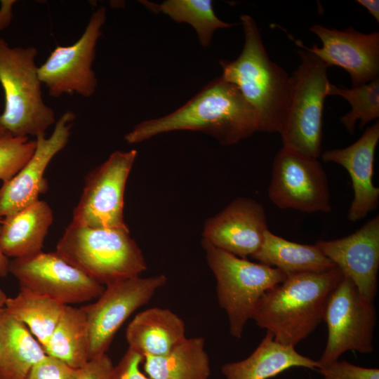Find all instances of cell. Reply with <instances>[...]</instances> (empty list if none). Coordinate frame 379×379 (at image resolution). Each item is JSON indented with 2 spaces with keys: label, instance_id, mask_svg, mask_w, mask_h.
I'll return each instance as SVG.
<instances>
[{
  "label": "cell",
  "instance_id": "6da1fadb",
  "mask_svg": "<svg viewBox=\"0 0 379 379\" xmlns=\"http://www.w3.org/2000/svg\"><path fill=\"white\" fill-rule=\"evenodd\" d=\"M175 131H199L222 145H231L261 132V126L237 87L220 77L172 113L139 123L124 139L135 144Z\"/></svg>",
  "mask_w": 379,
  "mask_h": 379
},
{
  "label": "cell",
  "instance_id": "7a4b0ae2",
  "mask_svg": "<svg viewBox=\"0 0 379 379\" xmlns=\"http://www.w3.org/2000/svg\"><path fill=\"white\" fill-rule=\"evenodd\" d=\"M343 277L336 266L287 276L264 293L251 319L276 341L295 347L323 321L328 299Z\"/></svg>",
  "mask_w": 379,
  "mask_h": 379
},
{
  "label": "cell",
  "instance_id": "3957f363",
  "mask_svg": "<svg viewBox=\"0 0 379 379\" xmlns=\"http://www.w3.org/2000/svg\"><path fill=\"white\" fill-rule=\"evenodd\" d=\"M244 34L243 49L234 60H220L221 77L235 85L257 113L261 132L281 133L287 118L291 77L269 57L253 18L240 17Z\"/></svg>",
  "mask_w": 379,
  "mask_h": 379
},
{
  "label": "cell",
  "instance_id": "277c9868",
  "mask_svg": "<svg viewBox=\"0 0 379 379\" xmlns=\"http://www.w3.org/2000/svg\"><path fill=\"white\" fill-rule=\"evenodd\" d=\"M129 230L91 228L72 221L55 252L99 284H109L138 277L147 270L142 252Z\"/></svg>",
  "mask_w": 379,
  "mask_h": 379
},
{
  "label": "cell",
  "instance_id": "5b68a950",
  "mask_svg": "<svg viewBox=\"0 0 379 379\" xmlns=\"http://www.w3.org/2000/svg\"><path fill=\"white\" fill-rule=\"evenodd\" d=\"M37 53L34 46L11 47L0 37V83L5 95L0 119L14 137L46 135L55 121L54 110L42 97Z\"/></svg>",
  "mask_w": 379,
  "mask_h": 379
},
{
  "label": "cell",
  "instance_id": "8992f818",
  "mask_svg": "<svg viewBox=\"0 0 379 379\" xmlns=\"http://www.w3.org/2000/svg\"><path fill=\"white\" fill-rule=\"evenodd\" d=\"M201 245L216 279L218 303L228 317L230 333L241 338L261 296L287 276L279 269L239 258L204 239Z\"/></svg>",
  "mask_w": 379,
  "mask_h": 379
},
{
  "label": "cell",
  "instance_id": "52a82bcc",
  "mask_svg": "<svg viewBox=\"0 0 379 379\" xmlns=\"http://www.w3.org/2000/svg\"><path fill=\"white\" fill-rule=\"evenodd\" d=\"M300 64L291 76L290 106L280 134L283 145L314 158L321 154L322 115L330 84L328 66L313 53L298 51Z\"/></svg>",
  "mask_w": 379,
  "mask_h": 379
},
{
  "label": "cell",
  "instance_id": "ba28073f",
  "mask_svg": "<svg viewBox=\"0 0 379 379\" xmlns=\"http://www.w3.org/2000/svg\"><path fill=\"white\" fill-rule=\"evenodd\" d=\"M137 151H115L85 178L72 222L91 228L129 230L124 219V191Z\"/></svg>",
  "mask_w": 379,
  "mask_h": 379
},
{
  "label": "cell",
  "instance_id": "9c48e42d",
  "mask_svg": "<svg viewBox=\"0 0 379 379\" xmlns=\"http://www.w3.org/2000/svg\"><path fill=\"white\" fill-rule=\"evenodd\" d=\"M268 197L278 208L301 212L331 211L326 174L317 159L283 145L276 154Z\"/></svg>",
  "mask_w": 379,
  "mask_h": 379
},
{
  "label": "cell",
  "instance_id": "30bf717a",
  "mask_svg": "<svg viewBox=\"0 0 379 379\" xmlns=\"http://www.w3.org/2000/svg\"><path fill=\"white\" fill-rule=\"evenodd\" d=\"M323 320L327 324L328 340L317 361L319 368L338 361L348 350L363 354L373 352L375 309L373 303L361 298L350 278L344 276L330 295Z\"/></svg>",
  "mask_w": 379,
  "mask_h": 379
},
{
  "label": "cell",
  "instance_id": "8fae6325",
  "mask_svg": "<svg viewBox=\"0 0 379 379\" xmlns=\"http://www.w3.org/2000/svg\"><path fill=\"white\" fill-rule=\"evenodd\" d=\"M106 20V8L94 11L80 38L73 44L58 46L38 67L40 81L51 96L77 93L90 98L98 80L92 68L98 41Z\"/></svg>",
  "mask_w": 379,
  "mask_h": 379
},
{
  "label": "cell",
  "instance_id": "7c38bea8",
  "mask_svg": "<svg viewBox=\"0 0 379 379\" xmlns=\"http://www.w3.org/2000/svg\"><path fill=\"white\" fill-rule=\"evenodd\" d=\"M8 272L18 280L20 288L64 305L97 299L105 288L56 252L14 258L9 260Z\"/></svg>",
  "mask_w": 379,
  "mask_h": 379
},
{
  "label": "cell",
  "instance_id": "4fadbf2b",
  "mask_svg": "<svg viewBox=\"0 0 379 379\" xmlns=\"http://www.w3.org/2000/svg\"><path fill=\"white\" fill-rule=\"evenodd\" d=\"M166 281L164 274L119 281L106 286L94 303L81 307L88 322L89 360L106 352L124 321Z\"/></svg>",
  "mask_w": 379,
  "mask_h": 379
},
{
  "label": "cell",
  "instance_id": "5bb4252c",
  "mask_svg": "<svg viewBox=\"0 0 379 379\" xmlns=\"http://www.w3.org/2000/svg\"><path fill=\"white\" fill-rule=\"evenodd\" d=\"M321 41L307 47L298 39L295 44L313 53L328 67L338 66L350 74L352 87L370 82L379 77V32L365 34L349 27L344 30L329 29L321 25L310 27Z\"/></svg>",
  "mask_w": 379,
  "mask_h": 379
},
{
  "label": "cell",
  "instance_id": "9a60e30c",
  "mask_svg": "<svg viewBox=\"0 0 379 379\" xmlns=\"http://www.w3.org/2000/svg\"><path fill=\"white\" fill-rule=\"evenodd\" d=\"M72 111L65 112L57 121L48 138H36L35 151L25 165L0 187V216L15 213L39 200L48 190L45 171L51 159L67 144L75 120Z\"/></svg>",
  "mask_w": 379,
  "mask_h": 379
},
{
  "label": "cell",
  "instance_id": "2e32d148",
  "mask_svg": "<svg viewBox=\"0 0 379 379\" xmlns=\"http://www.w3.org/2000/svg\"><path fill=\"white\" fill-rule=\"evenodd\" d=\"M316 244L344 276L353 281L361 298L373 303L379 269V216L348 236L320 240Z\"/></svg>",
  "mask_w": 379,
  "mask_h": 379
},
{
  "label": "cell",
  "instance_id": "e0dca14e",
  "mask_svg": "<svg viewBox=\"0 0 379 379\" xmlns=\"http://www.w3.org/2000/svg\"><path fill=\"white\" fill-rule=\"evenodd\" d=\"M267 230L264 206L254 199L239 197L206 221L202 239L219 249L246 258L259 249Z\"/></svg>",
  "mask_w": 379,
  "mask_h": 379
},
{
  "label": "cell",
  "instance_id": "ac0fdd59",
  "mask_svg": "<svg viewBox=\"0 0 379 379\" xmlns=\"http://www.w3.org/2000/svg\"><path fill=\"white\" fill-rule=\"evenodd\" d=\"M379 140V121L366 128L362 135L348 147L324 152V162H333L349 173L354 197L347 219L356 222L375 210L379 203V188L373 183V161Z\"/></svg>",
  "mask_w": 379,
  "mask_h": 379
},
{
  "label": "cell",
  "instance_id": "d6986e66",
  "mask_svg": "<svg viewBox=\"0 0 379 379\" xmlns=\"http://www.w3.org/2000/svg\"><path fill=\"white\" fill-rule=\"evenodd\" d=\"M53 219L49 204L39 199L4 217L0 227V251L6 257L13 259L42 252Z\"/></svg>",
  "mask_w": 379,
  "mask_h": 379
},
{
  "label": "cell",
  "instance_id": "ffe728a7",
  "mask_svg": "<svg viewBox=\"0 0 379 379\" xmlns=\"http://www.w3.org/2000/svg\"><path fill=\"white\" fill-rule=\"evenodd\" d=\"M185 338L183 320L170 310L159 307L139 312L126 331L128 348L143 357L164 356Z\"/></svg>",
  "mask_w": 379,
  "mask_h": 379
},
{
  "label": "cell",
  "instance_id": "44dd1931",
  "mask_svg": "<svg viewBox=\"0 0 379 379\" xmlns=\"http://www.w3.org/2000/svg\"><path fill=\"white\" fill-rule=\"evenodd\" d=\"M293 367L318 370L320 366L317 361L299 354L295 347L276 341L267 331L248 357L225 364L221 372L226 379H269Z\"/></svg>",
  "mask_w": 379,
  "mask_h": 379
},
{
  "label": "cell",
  "instance_id": "7402d4cb",
  "mask_svg": "<svg viewBox=\"0 0 379 379\" xmlns=\"http://www.w3.org/2000/svg\"><path fill=\"white\" fill-rule=\"evenodd\" d=\"M45 356L27 327L0 307V379H27Z\"/></svg>",
  "mask_w": 379,
  "mask_h": 379
},
{
  "label": "cell",
  "instance_id": "603a6c76",
  "mask_svg": "<svg viewBox=\"0 0 379 379\" xmlns=\"http://www.w3.org/2000/svg\"><path fill=\"white\" fill-rule=\"evenodd\" d=\"M263 265L275 267L286 276L307 272H322L335 265L318 246L288 241L267 230L259 249L251 256Z\"/></svg>",
  "mask_w": 379,
  "mask_h": 379
},
{
  "label": "cell",
  "instance_id": "cb8c5ba5",
  "mask_svg": "<svg viewBox=\"0 0 379 379\" xmlns=\"http://www.w3.org/2000/svg\"><path fill=\"white\" fill-rule=\"evenodd\" d=\"M143 368L150 379H208V354L201 337L185 338L168 354L144 357Z\"/></svg>",
  "mask_w": 379,
  "mask_h": 379
},
{
  "label": "cell",
  "instance_id": "d4e9b609",
  "mask_svg": "<svg viewBox=\"0 0 379 379\" xmlns=\"http://www.w3.org/2000/svg\"><path fill=\"white\" fill-rule=\"evenodd\" d=\"M46 355L79 369L89 360V330L82 307L66 305L47 343L43 347Z\"/></svg>",
  "mask_w": 379,
  "mask_h": 379
},
{
  "label": "cell",
  "instance_id": "484cf974",
  "mask_svg": "<svg viewBox=\"0 0 379 379\" xmlns=\"http://www.w3.org/2000/svg\"><path fill=\"white\" fill-rule=\"evenodd\" d=\"M65 305L48 297L20 288L16 296L7 298L4 308L25 325L44 347L53 333Z\"/></svg>",
  "mask_w": 379,
  "mask_h": 379
},
{
  "label": "cell",
  "instance_id": "4316f807",
  "mask_svg": "<svg viewBox=\"0 0 379 379\" xmlns=\"http://www.w3.org/2000/svg\"><path fill=\"white\" fill-rule=\"evenodd\" d=\"M140 2L154 13H164L176 22L191 25L204 47L209 46L215 30L232 25L217 17L211 0H166L158 4L147 1Z\"/></svg>",
  "mask_w": 379,
  "mask_h": 379
},
{
  "label": "cell",
  "instance_id": "83f0119b",
  "mask_svg": "<svg viewBox=\"0 0 379 379\" xmlns=\"http://www.w3.org/2000/svg\"><path fill=\"white\" fill-rule=\"evenodd\" d=\"M328 95H339L351 105V110L340 118L347 131L352 135L355 125L360 120V128L379 117V77L366 84L350 88H341L331 83Z\"/></svg>",
  "mask_w": 379,
  "mask_h": 379
},
{
  "label": "cell",
  "instance_id": "f1b7e54d",
  "mask_svg": "<svg viewBox=\"0 0 379 379\" xmlns=\"http://www.w3.org/2000/svg\"><path fill=\"white\" fill-rule=\"evenodd\" d=\"M36 140L29 137L8 135L0 140V180L6 182L15 175L33 155Z\"/></svg>",
  "mask_w": 379,
  "mask_h": 379
},
{
  "label": "cell",
  "instance_id": "f546056e",
  "mask_svg": "<svg viewBox=\"0 0 379 379\" xmlns=\"http://www.w3.org/2000/svg\"><path fill=\"white\" fill-rule=\"evenodd\" d=\"M76 369L55 357L46 355L32 368L27 379H78Z\"/></svg>",
  "mask_w": 379,
  "mask_h": 379
},
{
  "label": "cell",
  "instance_id": "4dcf8cb0",
  "mask_svg": "<svg viewBox=\"0 0 379 379\" xmlns=\"http://www.w3.org/2000/svg\"><path fill=\"white\" fill-rule=\"evenodd\" d=\"M324 379H379V369L364 368L347 361H335L317 370Z\"/></svg>",
  "mask_w": 379,
  "mask_h": 379
},
{
  "label": "cell",
  "instance_id": "1f68e13d",
  "mask_svg": "<svg viewBox=\"0 0 379 379\" xmlns=\"http://www.w3.org/2000/svg\"><path fill=\"white\" fill-rule=\"evenodd\" d=\"M144 357L128 348L117 366H114L111 379H150L142 373L140 365Z\"/></svg>",
  "mask_w": 379,
  "mask_h": 379
},
{
  "label": "cell",
  "instance_id": "d6a6232c",
  "mask_svg": "<svg viewBox=\"0 0 379 379\" xmlns=\"http://www.w3.org/2000/svg\"><path fill=\"white\" fill-rule=\"evenodd\" d=\"M114 364L106 353L95 357L79 368L78 379H111Z\"/></svg>",
  "mask_w": 379,
  "mask_h": 379
},
{
  "label": "cell",
  "instance_id": "836d02e7",
  "mask_svg": "<svg viewBox=\"0 0 379 379\" xmlns=\"http://www.w3.org/2000/svg\"><path fill=\"white\" fill-rule=\"evenodd\" d=\"M15 1L4 0L1 1L0 8V30L7 27L12 19V7Z\"/></svg>",
  "mask_w": 379,
  "mask_h": 379
},
{
  "label": "cell",
  "instance_id": "e575fe53",
  "mask_svg": "<svg viewBox=\"0 0 379 379\" xmlns=\"http://www.w3.org/2000/svg\"><path fill=\"white\" fill-rule=\"evenodd\" d=\"M360 5L364 6L379 22V1L378 0H357Z\"/></svg>",
  "mask_w": 379,
  "mask_h": 379
},
{
  "label": "cell",
  "instance_id": "d590c367",
  "mask_svg": "<svg viewBox=\"0 0 379 379\" xmlns=\"http://www.w3.org/2000/svg\"><path fill=\"white\" fill-rule=\"evenodd\" d=\"M1 217L0 216V227L1 224ZM9 260L0 251V278L5 277L8 272Z\"/></svg>",
  "mask_w": 379,
  "mask_h": 379
},
{
  "label": "cell",
  "instance_id": "8d00e7d4",
  "mask_svg": "<svg viewBox=\"0 0 379 379\" xmlns=\"http://www.w3.org/2000/svg\"><path fill=\"white\" fill-rule=\"evenodd\" d=\"M7 298L5 293L0 288V307H4Z\"/></svg>",
  "mask_w": 379,
  "mask_h": 379
},
{
  "label": "cell",
  "instance_id": "74e56055",
  "mask_svg": "<svg viewBox=\"0 0 379 379\" xmlns=\"http://www.w3.org/2000/svg\"><path fill=\"white\" fill-rule=\"evenodd\" d=\"M11 133H9L6 129L4 128V126H3L1 121V119H0V140L1 139H3L4 138H5L6 136H7L8 135H9Z\"/></svg>",
  "mask_w": 379,
  "mask_h": 379
}]
</instances>
